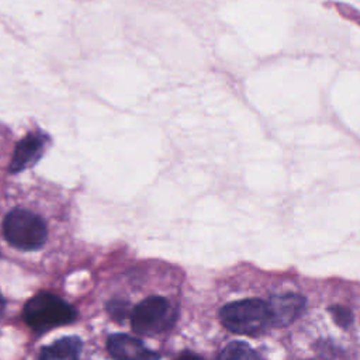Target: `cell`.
Wrapping results in <instances>:
<instances>
[{
    "instance_id": "6da1fadb",
    "label": "cell",
    "mask_w": 360,
    "mask_h": 360,
    "mask_svg": "<svg viewBox=\"0 0 360 360\" xmlns=\"http://www.w3.org/2000/svg\"><path fill=\"white\" fill-rule=\"evenodd\" d=\"M22 316L32 330L44 333L53 328L72 323L76 319V309L63 298L41 291L25 302Z\"/></svg>"
},
{
    "instance_id": "7a4b0ae2",
    "label": "cell",
    "mask_w": 360,
    "mask_h": 360,
    "mask_svg": "<svg viewBox=\"0 0 360 360\" xmlns=\"http://www.w3.org/2000/svg\"><path fill=\"white\" fill-rule=\"evenodd\" d=\"M219 321L232 333L255 336L270 323V309L267 302L259 298L239 300L219 309Z\"/></svg>"
},
{
    "instance_id": "3957f363",
    "label": "cell",
    "mask_w": 360,
    "mask_h": 360,
    "mask_svg": "<svg viewBox=\"0 0 360 360\" xmlns=\"http://www.w3.org/2000/svg\"><path fill=\"white\" fill-rule=\"evenodd\" d=\"M3 235L11 246L20 250H37L44 246L48 231L39 215L24 208H15L4 217Z\"/></svg>"
},
{
    "instance_id": "277c9868",
    "label": "cell",
    "mask_w": 360,
    "mask_h": 360,
    "mask_svg": "<svg viewBox=\"0 0 360 360\" xmlns=\"http://www.w3.org/2000/svg\"><path fill=\"white\" fill-rule=\"evenodd\" d=\"M176 319L170 302L160 295L142 300L131 314V326L138 335H156L170 328Z\"/></svg>"
},
{
    "instance_id": "5b68a950",
    "label": "cell",
    "mask_w": 360,
    "mask_h": 360,
    "mask_svg": "<svg viewBox=\"0 0 360 360\" xmlns=\"http://www.w3.org/2000/svg\"><path fill=\"white\" fill-rule=\"evenodd\" d=\"M105 346L114 360H160L159 353L149 350L141 339L125 333L110 335Z\"/></svg>"
},
{
    "instance_id": "8992f818",
    "label": "cell",
    "mask_w": 360,
    "mask_h": 360,
    "mask_svg": "<svg viewBox=\"0 0 360 360\" xmlns=\"http://www.w3.org/2000/svg\"><path fill=\"white\" fill-rule=\"evenodd\" d=\"M270 323L273 326H288L292 323L305 308V298L300 294L285 292L271 295L269 302Z\"/></svg>"
},
{
    "instance_id": "52a82bcc",
    "label": "cell",
    "mask_w": 360,
    "mask_h": 360,
    "mask_svg": "<svg viewBox=\"0 0 360 360\" xmlns=\"http://www.w3.org/2000/svg\"><path fill=\"white\" fill-rule=\"evenodd\" d=\"M46 141L48 138L41 132L30 134L24 136L15 146L11 165H10V172L17 173L32 166L41 158L45 149Z\"/></svg>"
},
{
    "instance_id": "ba28073f",
    "label": "cell",
    "mask_w": 360,
    "mask_h": 360,
    "mask_svg": "<svg viewBox=\"0 0 360 360\" xmlns=\"http://www.w3.org/2000/svg\"><path fill=\"white\" fill-rule=\"evenodd\" d=\"M83 342L77 336H65L46 346L39 352L38 360H79Z\"/></svg>"
},
{
    "instance_id": "9c48e42d",
    "label": "cell",
    "mask_w": 360,
    "mask_h": 360,
    "mask_svg": "<svg viewBox=\"0 0 360 360\" xmlns=\"http://www.w3.org/2000/svg\"><path fill=\"white\" fill-rule=\"evenodd\" d=\"M217 360H262V357L248 343L235 340L221 350Z\"/></svg>"
},
{
    "instance_id": "30bf717a",
    "label": "cell",
    "mask_w": 360,
    "mask_h": 360,
    "mask_svg": "<svg viewBox=\"0 0 360 360\" xmlns=\"http://www.w3.org/2000/svg\"><path fill=\"white\" fill-rule=\"evenodd\" d=\"M105 309L115 321H124L127 316H131V305L127 300L112 298L105 302Z\"/></svg>"
},
{
    "instance_id": "8fae6325",
    "label": "cell",
    "mask_w": 360,
    "mask_h": 360,
    "mask_svg": "<svg viewBox=\"0 0 360 360\" xmlns=\"http://www.w3.org/2000/svg\"><path fill=\"white\" fill-rule=\"evenodd\" d=\"M329 312L332 314L333 321L340 326V328H347L352 321H353V315L350 312V309H347L346 307L342 305H335L332 308H329Z\"/></svg>"
},
{
    "instance_id": "7c38bea8",
    "label": "cell",
    "mask_w": 360,
    "mask_h": 360,
    "mask_svg": "<svg viewBox=\"0 0 360 360\" xmlns=\"http://www.w3.org/2000/svg\"><path fill=\"white\" fill-rule=\"evenodd\" d=\"M176 360H202L198 354H195V353H193V352H190V350H184V352H181L179 356H177V359Z\"/></svg>"
},
{
    "instance_id": "4fadbf2b",
    "label": "cell",
    "mask_w": 360,
    "mask_h": 360,
    "mask_svg": "<svg viewBox=\"0 0 360 360\" xmlns=\"http://www.w3.org/2000/svg\"><path fill=\"white\" fill-rule=\"evenodd\" d=\"M3 304H4V300L0 298V307H3Z\"/></svg>"
},
{
    "instance_id": "5bb4252c",
    "label": "cell",
    "mask_w": 360,
    "mask_h": 360,
    "mask_svg": "<svg viewBox=\"0 0 360 360\" xmlns=\"http://www.w3.org/2000/svg\"><path fill=\"white\" fill-rule=\"evenodd\" d=\"M0 298H1V295H0Z\"/></svg>"
}]
</instances>
